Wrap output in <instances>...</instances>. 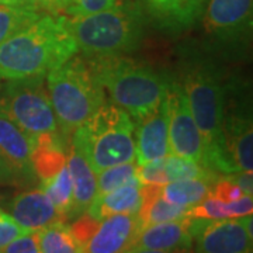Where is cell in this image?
<instances>
[{
    "label": "cell",
    "instance_id": "cell-1",
    "mask_svg": "<svg viewBox=\"0 0 253 253\" xmlns=\"http://www.w3.org/2000/svg\"><path fill=\"white\" fill-rule=\"evenodd\" d=\"M75 54L65 16L41 14L0 44V81L45 76Z\"/></svg>",
    "mask_w": 253,
    "mask_h": 253
},
{
    "label": "cell",
    "instance_id": "cell-2",
    "mask_svg": "<svg viewBox=\"0 0 253 253\" xmlns=\"http://www.w3.org/2000/svg\"><path fill=\"white\" fill-rule=\"evenodd\" d=\"M78 51L89 59L135 51L145 33L146 16L139 3L123 1L86 16L65 17Z\"/></svg>",
    "mask_w": 253,
    "mask_h": 253
},
{
    "label": "cell",
    "instance_id": "cell-3",
    "mask_svg": "<svg viewBox=\"0 0 253 253\" xmlns=\"http://www.w3.org/2000/svg\"><path fill=\"white\" fill-rule=\"evenodd\" d=\"M87 62L111 101L126 110L138 123L162 103L169 82L149 65L124 58V55L94 58Z\"/></svg>",
    "mask_w": 253,
    "mask_h": 253
},
{
    "label": "cell",
    "instance_id": "cell-4",
    "mask_svg": "<svg viewBox=\"0 0 253 253\" xmlns=\"http://www.w3.org/2000/svg\"><path fill=\"white\" fill-rule=\"evenodd\" d=\"M75 145L97 174L101 170L134 162L135 123L126 110L106 101L72 134Z\"/></svg>",
    "mask_w": 253,
    "mask_h": 253
},
{
    "label": "cell",
    "instance_id": "cell-5",
    "mask_svg": "<svg viewBox=\"0 0 253 253\" xmlns=\"http://www.w3.org/2000/svg\"><path fill=\"white\" fill-rule=\"evenodd\" d=\"M46 89L63 136L83 126L104 103V89L91 72L89 62L75 54L46 73Z\"/></svg>",
    "mask_w": 253,
    "mask_h": 253
},
{
    "label": "cell",
    "instance_id": "cell-6",
    "mask_svg": "<svg viewBox=\"0 0 253 253\" xmlns=\"http://www.w3.org/2000/svg\"><path fill=\"white\" fill-rule=\"evenodd\" d=\"M190 111L204 139V161L218 149L222 141L226 109V89L218 72L210 65H193L180 84Z\"/></svg>",
    "mask_w": 253,
    "mask_h": 253
},
{
    "label": "cell",
    "instance_id": "cell-7",
    "mask_svg": "<svg viewBox=\"0 0 253 253\" xmlns=\"http://www.w3.org/2000/svg\"><path fill=\"white\" fill-rule=\"evenodd\" d=\"M45 76L7 81L0 93V111L34 141L62 134L45 87Z\"/></svg>",
    "mask_w": 253,
    "mask_h": 253
},
{
    "label": "cell",
    "instance_id": "cell-8",
    "mask_svg": "<svg viewBox=\"0 0 253 253\" xmlns=\"http://www.w3.org/2000/svg\"><path fill=\"white\" fill-rule=\"evenodd\" d=\"M166 111L170 154L203 163L204 139L191 114L180 84L169 82L166 90Z\"/></svg>",
    "mask_w": 253,
    "mask_h": 253
},
{
    "label": "cell",
    "instance_id": "cell-9",
    "mask_svg": "<svg viewBox=\"0 0 253 253\" xmlns=\"http://www.w3.org/2000/svg\"><path fill=\"white\" fill-rule=\"evenodd\" d=\"M252 215L207 221L200 219L196 253H252Z\"/></svg>",
    "mask_w": 253,
    "mask_h": 253
},
{
    "label": "cell",
    "instance_id": "cell-10",
    "mask_svg": "<svg viewBox=\"0 0 253 253\" xmlns=\"http://www.w3.org/2000/svg\"><path fill=\"white\" fill-rule=\"evenodd\" d=\"M253 0H207L203 24L218 41L239 42L251 36Z\"/></svg>",
    "mask_w": 253,
    "mask_h": 253
},
{
    "label": "cell",
    "instance_id": "cell-11",
    "mask_svg": "<svg viewBox=\"0 0 253 253\" xmlns=\"http://www.w3.org/2000/svg\"><path fill=\"white\" fill-rule=\"evenodd\" d=\"M168 90V89H166ZM170 155L166 97L151 114L135 123V159L141 166Z\"/></svg>",
    "mask_w": 253,
    "mask_h": 253
},
{
    "label": "cell",
    "instance_id": "cell-12",
    "mask_svg": "<svg viewBox=\"0 0 253 253\" xmlns=\"http://www.w3.org/2000/svg\"><path fill=\"white\" fill-rule=\"evenodd\" d=\"M141 231L138 214H116L100 221L84 253H126L134 248Z\"/></svg>",
    "mask_w": 253,
    "mask_h": 253
},
{
    "label": "cell",
    "instance_id": "cell-13",
    "mask_svg": "<svg viewBox=\"0 0 253 253\" xmlns=\"http://www.w3.org/2000/svg\"><path fill=\"white\" fill-rule=\"evenodd\" d=\"M194 225L196 219L186 215L174 221H166L145 226L136 236L132 249H190L194 241Z\"/></svg>",
    "mask_w": 253,
    "mask_h": 253
},
{
    "label": "cell",
    "instance_id": "cell-14",
    "mask_svg": "<svg viewBox=\"0 0 253 253\" xmlns=\"http://www.w3.org/2000/svg\"><path fill=\"white\" fill-rule=\"evenodd\" d=\"M34 148L36 141L0 111V155L21 181H31L36 177L31 163Z\"/></svg>",
    "mask_w": 253,
    "mask_h": 253
},
{
    "label": "cell",
    "instance_id": "cell-15",
    "mask_svg": "<svg viewBox=\"0 0 253 253\" xmlns=\"http://www.w3.org/2000/svg\"><path fill=\"white\" fill-rule=\"evenodd\" d=\"M10 215L28 232L40 231L56 221H63L41 189L18 193L10 203Z\"/></svg>",
    "mask_w": 253,
    "mask_h": 253
},
{
    "label": "cell",
    "instance_id": "cell-16",
    "mask_svg": "<svg viewBox=\"0 0 253 253\" xmlns=\"http://www.w3.org/2000/svg\"><path fill=\"white\" fill-rule=\"evenodd\" d=\"M156 26L179 33L191 27L203 14L207 0H142Z\"/></svg>",
    "mask_w": 253,
    "mask_h": 253
},
{
    "label": "cell",
    "instance_id": "cell-17",
    "mask_svg": "<svg viewBox=\"0 0 253 253\" xmlns=\"http://www.w3.org/2000/svg\"><path fill=\"white\" fill-rule=\"evenodd\" d=\"M66 166L71 173L73 186L72 217L84 214L97 194V179L90 163L81 151L71 144L66 152Z\"/></svg>",
    "mask_w": 253,
    "mask_h": 253
},
{
    "label": "cell",
    "instance_id": "cell-18",
    "mask_svg": "<svg viewBox=\"0 0 253 253\" xmlns=\"http://www.w3.org/2000/svg\"><path fill=\"white\" fill-rule=\"evenodd\" d=\"M141 207V183L134 180L103 196H96L86 211L97 221L116 214H138Z\"/></svg>",
    "mask_w": 253,
    "mask_h": 253
},
{
    "label": "cell",
    "instance_id": "cell-19",
    "mask_svg": "<svg viewBox=\"0 0 253 253\" xmlns=\"http://www.w3.org/2000/svg\"><path fill=\"white\" fill-rule=\"evenodd\" d=\"M187 210L189 207L172 204L163 199L162 186L141 184V207L138 211L141 229L152 224L174 221L186 217Z\"/></svg>",
    "mask_w": 253,
    "mask_h": 253
},
{
    "label": "cell",
    "instance_id": "cell-20",
    "mask_svg": "<svg viewBox=\"0 0 253 253\" xmlns=\"http://www.w3.org/2000/svg\"><path fill=\"white\" fill-rule=\"evenodd\" d=\"M218 174H212L208 177H197V179H184V180L170 181L162 186L163 199L172 204L191 207L199 204L200 201L207 199L210 190Z\"/></svg>",
    "mask_w": 253,
    "mask_h": 253
},
{
    "label": "cell",
    "instance_id": "cell-21",
    "mask_svg": "<svg viewBox=\"0 0 253 253\" xmlns=\"http://www.w3.org/2000/svg\"><path fill=\"white\" fill-rule=\"evenodd\" d=\"M41 253H84V246L73 236L63 221L37 231Z\"/></svg>",
    "mask_w": 253,
    "mask_h": 253
},
{
    "label": "cell",
    "instance_id": "cell-22",
    "mask_svg": "<svg viewBox=\"0 0 253 253\" xmlns=\"http://www.w3.org/2000/svg\"><path fill=\"white\" fill-rule=\"evenodd\" d=\"M41 190L54 204V207L56 208L63 221L72 217L73 186L68 166H65L52 179L42 181Z\"/></svg>",
    "mask_w": 253,
    "mask_h": 253
},
{
    "label": "cell",
    "instance_id": "cell-23",
    "mask_svg": "<svg viewBox=\"0 0 253 253\" xmlns=\"http://www.w3.org/2000/svg\"><path fill=\"white\" fill-rule=\"evenodd\" d=\"M162 163L169 183L176 180H184V179L208 177V176L215 174L211 170H208L203 163L190 161V159L172 154L162 158Z\"/></svg>",
    "mask_w": 253,
    "mask_h": 253
},
{
    "label": "cell",
    "instance_id": "cell-24",
    "mask_svg": "<svg viewBox=\"0 0 253 253\" xmlns=\"http://www.w3.org/2000/svg\"><path fill=\"white\" fill-rule=\"evenodd\" d=\"M136 170H138V165L134 162L121 163V165H116V166H111V168L101 170L96 174V179H97V194L96 196L107 194L110 191L118 189L124 184L138 180Z\"/></svg>",
    "mask_w": 253,
    "mask_h": 253
},
{
    "label": "cell",
    "instance_id": "cell-25",
    "mask_svg": "<svg viewBox=\"0 0 253 253\" xmlns=\"http://www.w3.org/2000/svg\"><path fill=\"white\" fill-rule=\"evenodd\" d=\"M41 16L33 10L0 3V44Z\"/></svg>",
    "mask_w": 253,
    "mask_h": 253
},
{
    "label": "cell",
    "instance_id": "cell-26",
    "mask_svg": "<svg viewBox=\"0 0 253 253\" xmlns=\"http://www.w3.org/2000/svg\"><path fill=\"white\" fill-rule=\"evenodd\" d=\"M0 3L54 16H58L59 13H68L71 6V0H0Z\"/></svg>",
    "mask_w": 253,
    "mask_h": 253
},
{
    "label": "cell",
    "instance_id": "cell-27",
    "mask_svg": "<svg viewBox=\"0 0 253 253\" xmlns=\"http://www.w3.org/2000/svg\"><path fill=\"white\" fill-rule=\"evenodd\" d=\"M242 196H245L244 191L236 186L229 176H218L208 194V197H212L221 203H232Z\"/></svg>",
    "mask_w": 253,
    "mask_h": 253
},
{
    "label": "cell",
    "instance_id": "cell-28",
    "mask_svg": "<svg viewBox=\"0 0 253 253\" xmlns=\"http://www.w3.org/2000/svg\"><path fill=\"white\" fill-rule=\"evenodd\" d=\"M118 0H71L69 16H86L113 7Z\"/></svg>",
    "mask_w": 253,
    "mask_h": 253
},
{
    "label": "cell",
    "instance_id": "cell-29",
    "mask_svg": "<svg viewBox=\"0 0 253 253\" xmlns=\"http://www.w3.org/2000/svg\"><path fill=\"white\" fill-rule=\"evenodd\" d=\"M0 253H41L38 245V235L37 231L26 232L17 236L4 248L0 249Z\"/></svg>",
    "mask_w": 253,
    "mask_h": 253
},
{
    "label": "cell",
    "instance_id": "cell-30",
    "mask_svg": "<svg viewBox=\"0 0 253 253\" xmlns=\"http://www.w3.org/2000/svg\"><path fill=\"white\" fill-rule=\"evenodd\" d=\"M99 225L100 221L90 217L89 214H87V215H83V214H82L81 217L78 218V219L72 224V226H69V228H71V232L73 234V236H75L83 246H86L87 242L91 239V236L96 234Z\"/></svg>",
    "mask_w": 253,
    "mask_h": 253
},
{
    "label": "cell",
    "instance_id": "cell-31",
    "mask_svg": "<svg viewBox=\"0 0 253 253\" xmlns=\"http://www.w3.org/2000/svg\"><path fill=\"white\" fill-rule=\"evenodd\" d=\"M26 232L28 231L18 225L17 222L11 218V215L0 210V249Z\"/></svg>",
    "mask_w": 253,
    "mask_h": 253
},
{
    "label": "cell",
    "instance_id": "cell-32",
    "mask_svg": "<svg viewBox=\"0 0 253 253\" xmlns=\"http://www.w3.org/2000/svg\"><path fill=\"white\" fill-rule=\"evenodd\" d=\"M226 218H242L246 215H252L253 200L252 196H242L241 199L232 203H225Z\"/></svg>",
    "mask_w": 253,
    "mask_h": 253
},
{
    "label": "cell",
    "instance_id": "cell-33",
    "mask_svg": "<svg viewBox=\"0 0 253 253\" xmlns=\"http://www.w3.org/2000/svg\"><path fill=\"white\" fill-rule=\"evenodd\" d=\"M229 177L235 183L239 189L244 191L245 196H252L253 193V180L252 173L239 172L235 174H229Z\"/></svg>",
    "mask_w": 253,
    "mask_h": 253
},
{
    "label": "cell",
    "instance_id": "cell-34",
    "mask_svg": "<svg viewBox=\"0 0 253 253\" xmlns=\"http://www.w3.org/2000/svg\"><path fill=\"white\" fill-rule=\"evenodd\" d=\"M16 181L21 180L16 174V172L10 168L9 163L4 161V158L0 155V184H11Z\"/></svg>",
    "mask_w": 253,
    "mask_h": 253
},
{
    "label": "cell",
    "instance_id": "cell-35",
    "mask_svg": "<svg viewBox=\"0 0 253 253\" xmlns=\"http://www.w3.org/2000/svg\"><path fill=\"white\" fill-rule=\"evenodd\" d=\"M126 253H193L190 249H174V251H151V249H131Z\"/></svg>",
    "mask_w": 253,
    "mask_h": 253
},
{
    "label": "cell",
    "instance_id": "cell-36",
    "mask_svg": "<svg viewBox=\"0 0 253 253\" xmlns=\"http://www.w3.org/2000/svg\"><path fill=\"white\" fill-rule=\"evenodd\" d=\"M0 89H1V84H0Z\"/></svg>",
    "mask_w": 253,
    "mask_h": 253
}]
</instances>
